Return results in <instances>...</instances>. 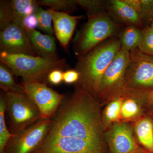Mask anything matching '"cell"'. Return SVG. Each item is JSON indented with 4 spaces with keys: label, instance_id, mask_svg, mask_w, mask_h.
<instances>
[{
    "label": "cell",
    "instance_id": "4316f807",
    "mask_svg": "<svg viewBox=\"0 0 153 153\" xmlns=\"http://www.w3.org/2000/svg\"><path fill=\"white\" fill-rule=\"evenodd\" d=\"M140 16L143 28L149 26L153 21V0H141Z\"/></svg>",
    "mask_w": 153,
    "mask_h": 153
},
{
    "label": "cell",
    "instance_id": "44dd1931",
    "mask_svg": "<svg viewBox=\"0 0 153 153\" xmlns=\"http://www.w3.org/2000/svg\"><path fill=\"white\" fill-rule=\"evenodd\" d=\"M7 110L5 98L1 96L0 98V153H4L8 143L15 134L9 132L6 125L5 113Z\"/></svg>",
    "mask_w": 153,
    "mask_h": 153
},
{
    "label": "cell",
    "instance_id": "f546056e",
    "mask_svg": "<svg viewBox=\"0 0 153 153\" xmlns=\"http://www.w3.org/2000/svg\"><path fill=\"white\" fill-rule=\"evenodd\" d=\"M23 23L26 29L28 30H36L38 26V19L34 14L26 17Z\"/></svg>",
    "mask_w": 153,
    "mask_h": 153
},
{
    "label": "cell",
    "instance_id": "6da1fadb",
    "mask_svg": "<svg viewBox=\"0 0 153 153\" xmlns=\"http://www.w3.org/2000/svg\"><path fill=\"white\" fill-rule=\"evenodd\" d=\"M101 105L77 83L52 120L44 141L32 153H108Z\"/></svg>",
    "mask_w": 153,
    "mask_h": 153
},
{
    "label": "cell",
    "instance_id": "7c38bea8",
    "mask_svg": "<svg viewBox=\"0 0 153 153\" xmlns=\"http://www.w3.org/2000/svg\"><path fill=\"white\" fill-rule=\"evenodd\" d=\"M147 91L125 89L120 95L123 97L121 111V122H135L143 117Z\"/></svg>",
    "mask_w": 153,
    "mask_h": 153
},
{
    "label": "cell",
    "instance_id": "7402d4cb",
    "mask_svg": "<svg viewBox=\"0 0 153 153\" xmlns=\"http://www.w3.org/2000/svg\"><path fill=\"white\" fill-rule=\"evenodd\" d=\"M34 14L38 19L39 29L46 34L53 36L54 31L52 27V19L49 10H45L36 3Z\"/></svg>",
    "mask_w": 153,
    "mask_h": 153
},
{
    "label": "cell",
    "instance_id": "cb8c5ba5",
    "mask_svg": "<svg viewBox=\"0 0 153 153\" xmlns=\"http://www.w3.org/2000/svg\"><path fill=\"white\" fill-rule=\"evenodd\" d=\"M37 4L39 6H47L55 10L65 13L73 11L78 6L76 0H41L37 1Z\"/></svg>",
    "mask_w": 153,
    "mask_h": 153
},
{
    "label": "cell",
    "instance_id": "f1b7e54d",
    "mask_svg": "<svg viewBox=\"0 0 153 153\" xmlns=\"http://www.w3.org/2000/svg\"><path fill=\"white\" fill-rule=\"evenodd\" d=\"M47 78L49 82L53 85H58L63 81V72L61 69H55L49 73Z\"/></svg>",
    "mask_w": 153,
    "mask_h": 153
},
{
    "label": "cell",
    "instance_id": "7a4b0ae2",
    "mask_svg": "<svg viewBox=\"0 0 153 153\" xmlns=\"http://www.w3.org/2000/svg\"><path fill=\"white\" fill-rule=\"evenodd\" d=\"M121 48L119 38L113 37L78 57L75 70L80 77L77 83L97 98L103 74Z\"/></svg>",
    "mask_w": 153,
    "mask_h": 153
},
{
    "label": "cell",
    "instance_id": "8992f818",
    "mask_svg": "<svg viewBox=\"0 0 153 153\" xmlns=\"http://www.w3.org/2000/svg\"><path fill=\"white\" fill-rule=\"evenodd\" d=\"M125 89L149 91L153 90V56L136 49L130 52L126 69Z\"/></svg>",
    "mask_w": 153,
    "mask_h": 153
},
{
    "label": "cell",
    "instance_id": "836d02e7",
    "mask_svg": "<svg viewBox=\"0 0 153 153\" xmlns=\"http://www.w3.org/2000/svg\"><path fill=\"white\" fill-rule=\"evenodd\" d=\"M150 27L153 29V21H152V23H151Z\"/></svg>",
    "mask_w": 153,
    "mask_h": 153
},
{
    "label": "cell",
    "instance_id": "d6a6232c",
    "mask_svg": "<svg viewBox=\"0 0 153 153\" xmlns=\"http://www.w3.org/2000/svg\"><path fill=\"white\" fill-rule=\"evenodd\" d=\"M140 153H153L151 152H149V151H148L147 150H146L144 151V152H141Z\"/></svg>",
    "mask_w": 153,
    "mask_h": 153
},
{
    "label": "cell",
    "instance_id": "ba28073f",
    "mask_svg": "<svg viewBox=\"0 0 153 153\" xmlns=\"http://www.w3.org/2000/svg\"><path fill=\"white\" fill-rule=\"evenodd\" d=\"M52 119H41L15 134L6 146L4 153H32L42 144L51 126Z\"/></svg>",
    "mask_w": 153,
    "mask_h": 153
},
{
    "label": "cell",
    "instance_id": "e0dca14e",
    "mask_svg": "<svg viewBox=\"0 0 153 153\" xmlns=\"http://www.w3.org/2000/svg\"><path fill=\"white\" fill-rule=\"evenodd\" d=\"M123 97H117L108 102L102 111V119L105 130L113 124L121 122V111Z\"/></svg>",
    "mask_w": 153,
    "mask_h": 153
},
{
    "label": "cell",
    "instance_id": "30bf717a",
    "mask_svg": "<svg viewBox=\"0 0 153 153\" xmlns=\"http://www.w3.org/2000/svg\"><path fill=\"white\" fill-rule=\"evenodd\" d=\"M104 136L108 153H140L146 150L140 146L128 123L113 124L105 131Z\"/></svg>",
    "mask_w": 153,
    "mask_h": 153
},
{
    "label": "cell",
    "instance_id": "9a60e30c",
    "mask_svg": "<svg viewBox=\"0 0 153 153\" xmlns=\"http://www.w3.org/2000/svg\"><path fill=\"white\" fill-rule=\"evenodd\" d=\"M33 47L39 56L51 60H57V49L55 38L43 34L36 30H27Z\"/></svg>",
    "mask_w": 153,
    "mask_h": 153
},
{
    "label": "cell",
    "instance_id": "603a6c76",
    "mask_svg": "<svg viewBox=\"0 0 153 153\" xmlns=\"http://www.w3.org/2000/svg\"><path fill=\"white\" fill-rule=\"evenodd\" d=\"M78 6L85 10L88 17L105 13L107 10L106 1L101 0H76Z\"/></svg>",
    "mask_w": 153,
    "mask_h": 153
},
{
    "label": "cell",
    "instance_id": "2e32d148",
    "mask_svg": "<svg viewBox=\"0 0 153 153\" xmlns=\"http://www.w3.org/2000/svg\"><path fill=\"white\" fill-rule=\"evenodd\" d=\"M134 130L138 142L145 149L153 153V120L143 116L135 122Z\"/></svg>",
    "mask_w": 153,
    "mask_h": 153
},
{
    "label": "cell",
    "instance_id": "4dcf8cb0",
    "mask_svg": "<svg viewBox=\"0 0 153 153\" xmlns=\"http://www.w3.org/2000/svg\"><path fill=\"white\" fill-rule=\"evenodd\" d=\"M124 1L140 15L141 7V0H124Z\"/></svg>",
    "mask_w": 153,
    "mask_h": 153
},
{
    "label": "cell",
    "instance_id": "ac0fdd59",
    "mask_svg": "<svg viewBox=\"0 0 153 153\" xmlns=\"http://www.w3.org/2000/svg\"><path fill=\"white\" fill-rule=\"evenodd\" d=\"M121 47L131 52L138 49L142 40L141 29L134 26H126L119 36Z\"/></svg>",
    "mask_w": 153,
    "mask_h": 153
},
{
    "label": "cell",
    "instance_id": "5b68a950",
    "mask_svg": "<svg viewBox=\"0 0 153 153\" xmlns=\"http://www.w3.org/2000/svg\"><path fill=\"white\" fill-rule=\"evenodd\" d=\"M129 59L130 52L121 47L102 78L97 97L101 105L119 96L124 90L126 69Z\"/></svg>",
    "mask_w": 153,
    "mask_h": 153
},
{
    "label": "cell",
    "instance_id": "1f68e13d",
    "mask_svg": "<svg viewBox=\"0 0 153 153\" xmlns=\"http://www.w3.org/2000/svg\"><path fill=\"white\" fill-rule=\"evenodd\" d=\"M145 106L153 110V90L146 92L145 97L144 108Z\"/></svg>",
    "mask_w": 153,
    "mask_h": 153
},
{
    "label": "cell",
    "instance_id": "277c9868",
    "mask_svg": "<svg viewBox=\"0 0 153 153\" xmlns=\"http://www.w3.org/2000/svg\"><path fill=\"white\" fill-rule=\"evenodd\" d=\"M87 23L75 39V54L79 57L87 54L97 46L113 38L120 30V25L108 13L88 17Z\"/></svg>",
    "mask_w": 153,
    "mask_h": 153
},
{
    "label": "cell",
    "instance_id": "83f0119b",
    "mask_svg": "<svg viewBox=\"0 0 153 153\" xmlns=\"http://www.w3.org/2000/svg\"><path fill=\"white\" fill-rule=\"evenodd\" d=\"M80 75L75 69H69L63 72V81L67 84L78 82Z\"/></svg>",
    "mask_w": 153,
    "mask_h": 153
},
{
    "label": "cell",
    "instance_id": "d6986e66",
    "mask_svg": "<svg viewBox=\"0 0 153 153\" xmlns=\"http://www.w3.org/2000/svg\"><path fill=\"white\" fill-rule=\"evenodd\" d=\"M11 3L14 13L13 22L24 25L23 23L25 18L34 14L37 1L13 0Z\"/></svg>",
    "mask_w": 153,
    "mask_h": 153
},
{
    "label": "cell",
    "instance_id": "ffe728a7",
    "mask_svg": "<svg viewBox=\"0 0 153 153\" xmlns=\"http://www.w3.org/2000/svg\"><path fill=\"white\" fill-rule=\"evenodd\" d=\"M0 87L6 92L25 94L22 85L15 82L13 74L4 64H0Z\"/></svg>",
    "mask_w": 153,
    "mask_h": 153
},
{
    "label": "cell",
    "instance_id": "5bb4252c",
    "mask_svg": "<svg viewBox=\"0 0 153 153\" xmlns=\"http://www.w3.org/2000/svg\"><path fill=\"white\" fill-rule=\"evenodd\" d=\"M108 13L115 22L126 25L143 28L140 15L124 0L106 1Z\"/></svg>",
    "mask_w": 153,
    "mask_h": 153
},
{
    "label": "cell",
    "instance_id": "8fae6325",
    "mask_svg": "<svg viewBox=\"0 0 153 153\" xmlns=\"http://www.w3.org/2000/svg\"><path fill=\"white\" fill-rule=\"evenodd\" d=\"M1 52L39 56L24 25L13 23L1 31Z\"/></svg>",
    "mask_w": 153,
    "mask_h": 153
},
{
    "label": "cell",
    "instance_id": "d4e9b609",
    "mask_svg": "<svg viewBox=\"0 0 153 153\" xmlns=\"http://www.w3.org/2000/svg\"><path fill=\"white\" fill-rule=\"evenodd\" d=\"M14 13L11 1L0 2V30H4L14 21Z\"/></svg>",
    "mask_w": 153,
    "mask_h": 153
},
{
    "label": "cell",
    "instance_id": "4fadbf2b",
    "mask_svg": "<svg viewBox=\"0 0 153 153\" xmlns=\"http://www.w3.org/2000/svg\"><path fill=\"white\" fill-rule=\"evenodd\" d=\"M48 10L52 16L54 33L62 47L67 49L79 18L65 12Z\"/></svg>",
    "mask_w": 153,
    "mask_h": 153
},
{
    "label": "cell",
    "instance_id": "52a82bcc",
    "mask_svg": "<svg viewBox=\"0 0 153 153\" xmlns=\"http://www.w3.org/2000/svg\"><path fill=\"white\" fill-rule=\"evenodd\" d=\"M7 110L16 133L24 130L41 119L40 111L25 94L6 92Z\"/></svg>",
    "mask_w": 153,
    "mask_h": 153
},
{
    "label": "cell",
    "instance_id": "e575fe53",
    "mask_svg": "<svg viewBox=\"0 0 153 153\" xmlns=\"http://www.w3.org/2000/svg\"></svg>",
    "mask_w": 153,
    "mask_h": 153
},
{
    "label": "cell",
    "instance_id": "9c48e42d",
    "mask_svg": "<svg viewBox=\"0 0 153 153\" xmlns=\"http://www.w3.org/2000/svg\"><path fill=\"white\" fill-rule=\"evenodd\" d=\"M25 94L40 111L41 119H52L62 104L65 95L60 94L41 81L23 82Z\"/></svg>",
    "mask_w": 153,
    "mask_h": 153
},
{
    "label": "cell",
    "instance_id": "484cf974",
    "mask_svg": "<svg viewBox=\"0 0 153 153\" xmlns=\"http://www.w3.org/2000/svg\"><path fill=\"white\" fill-rule=\"evenodd\" d=\"M142 40L138 49L146 55L153 56V29L150 26L141 29Z\"/></svg>",
    "mask_w": 153,
    "mask_h": 153
},
{
    "label": "cell",
    "instance_id": "3957f363",
    "mask_svg": "<svg viewBox=\"0 0 153 153\" xmlns=\"http://www.w3.org/2000/svg\"><path fill=\"white\" fill-rule=\"evenodd\" d=\"M0 60L15 75L22 77L23 82L41 81L51 71L56 69L62 70L67 66L64 58L51 60L40 56L5 52L0 53Z\"/></svg>",
    "mask_w": 153,
    "mask_h": 153
}]
</instances>
